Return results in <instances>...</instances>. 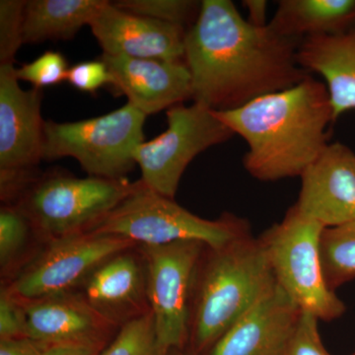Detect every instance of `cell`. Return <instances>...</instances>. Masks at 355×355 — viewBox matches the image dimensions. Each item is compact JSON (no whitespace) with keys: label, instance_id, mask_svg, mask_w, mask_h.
<instances>
[{"label":"cell","instance_id":"1","mask_svg":"<svg viewBox=\"0 0 355 355\" xmlns=\"http://www.w3.org/2000/svg\"><path fill=\"white\" fill-rule=\"evenodd\" d=\"M300 42L250 24L230 0H203L184 38L193 102L229 111L296 85L310 76L297 62Z\"/></svg>","mask_w":355,"mask_h":355},{"label":"cell","instance_id":"2","mask_svg":"<svg viewBox=\"0 0 355 355\" xmlns=\"http://www.w3.org/2000/svg\"><path fill=\"white\" fill-rule=\"evenodd\" d=\"M214 113L246 141L243 165L263 182L302 176L330 144L336 123L326 84L311 76L239 108Z\"/></svg>","mask_w":355,"mask_h":355},{"label":"cell","instance_id":"3","mask_svg":"<svg viewBox=\"0 0 355 355\" xmlns=\"http://www.w3.org/2000/svg\"><path fill=\"white\" fill-rule=\"evenodd\" d=\"M275 284L260 239L243 236L219 249H209L198 268L190 336L195 349L214 347Z\"/></svg>","mask_w":355,"mask_h":355},{"label":"cell","instance_id":"4","mask_svg":"<svg viewBox=\"0 0 355 355\" xmlns=\"http://www.w3.org/2000/svg\"><path fill=\"white\" fill-rule=\"evenodd\" d=\"M141 184V179L130 183L125 179H83L67 173L36 171L7 205L24 211L44 244L88 232Z\"/></svg>","mask_w":355,"mask_h":355},{"label":"cell","instance_id":"5","mask_svg":"<svg viewBox=\"0 0 355 355\" xmlns=\"http://www.w3.org/2000/svg\"><path fill=\"white\" fill-rule=\"evenodd\" d=\"M88 232L118 236L137 246H163L180 241H198L219 249L250 234L244 219L226 214L216 220L195 216L175 202L156 193L142 181Z\"/></svg>","mask_w":355,"mask_h":355},{"label":"cell","instance_id":"6","mask_svg":"<svg viewBox=\"0 0 355 355\" xmlns=\"http://www.w3.org/2000/svg\"><path fill=\"white\" fill-rule=\"evenodd\" d=\"M324 229L293 205L284 220L266 230L260 240L277 284L299 309L329 322L343 316L345 305L324 277L321 259Z\"/></svg>","mask_w":355,"mask_h":355},{"label":"cell","instance_id":"7","mask_svg":"<svg viewBox=\"0 0 355 355\" xmlns=\"http://www.w3.org/2000/svg\"><path fill=\"white\" fill-rule=\"evenodd\" d=\"M146 116L128 104L112 113L72 123H44L43 160L72 157L90 177L125 179L137 165Z\"/></svg>","mask_w":355,"mask_h":355},{"label":"cell","instance_id":"8","mask_svg":"<svg viewBox=\"0 0 355 355\" xmlns=\"http://www.w3.org/2000/svg\"><path fill=\"white\" fill-rule=\"evenodd\" d=\"M207 248L198 241L137 246L146 266L147 298L162 355L182 349L190 336L193 292Z\"/></svg>","mask_w":355,"mask_h":355},{"label":"cell","instance_id":"9","mask_svg":"<svg viewBox=\"0 0 355 355\" xmlns=\"http://www.w3.org/2000/svg\"><path fill=\"white\" fill-rule=\"evenodd\" d=\"M168 128L153 140L144 141L133 151L141 170V180L150 190L174 198L187 167L198 154L224 144L234 133L214 110L193 102L167 110Z\"/></svg>","mask_w":355,"mask_h":355},{"label":"cell","instance_id":"10","mask_svg":"<svg viewBox=\"0 0 355 355\" xmlns=\"http://www.w3.org/2000/svg\"><path fill=\"white\" fill-rule=\"evenodd\" d=\"M44 245L4 286L22 302L74 292L105 261L137 247L125 238L91 232Z\"/></svg>","mask_w":355,"mask_h":355},{"label":"cell","instance_id":"11","mask_svg":"<svg viewBox=\"0 0 355 355\" xmlns=\"http://www.w3.org/2000/svg\"><path fill=\"white\" fill-rule=\"evenodd\" d=\"M15 69L0 65V172L32 171L43 160V92L21 88Z\"/></svg>","mask_w":355,"mask_h":355},{"label":"cell","instance_id":"12","mask_svg":"<svg viewBox=\"0 0 355 355\" xmlns=\"http://www.w3.org/2000/svg\"><path fill=\"white\" fill-rule=\"evenodd\" d=\"M300 178L299 214L324 228L355 220V153L349 146L329 144Z\"/></svg>","mask_w":355,"mask_h":355},{"label":"cell","instance_id":"13","mask_svg":"<svg viewBox=\"0 0 355 355\" xmlns=\"http://www.w3.org/2000/svg\"><path fill=\"white\" fill-rule=\"evenodd\" d=\"M89 26L106 55L184 62V28L128 12L107 0Z\"/></svg>","mask_w":355,"mask_h":355},{"label":"cell","instance_id":"14","mask_svg":"<svg viewBox=\"0 0 355 355\" xmlns=\"http://www.w3.org/2000/svg\"><path fill=\"white\" fill-rule=\"evenodd\" d=\"M114 87L128 104L148 116L193 99L191 73L184 62L103 53Z\"/></svg>","mask_w":355,"mask_h":355},{"label":"cell","instance_id":"15","mask_svg":"<svg viewBox=\"0 0 355 355\" xmlns=\"http://www.w3.org/2000/svg\"><path fill=\"white\" fill-rule=\"evenodd\" d=\"M301 312L275 282L214 343L210 355H284Z\"/></svg>","mask_w":355,"mask_h":355},{"label":"cell","instance_id":"16","mask_svg":"<svg viewBox=\"0 0 355 355\" xmlns=\"http://www.w3.org/2000/svg\"><path fill=\"white\" fill-rule=\"evenodd\" d=\"M23 303L27 336L44 347L65 345L101 347L118 327L76 291Z\"/></svg>","mask_w":355,"mask_h":355},{"label":"cell","instance_id":"17","mask_svg":"<svg viewBox=\"0 0 355 355\" xmlns=\"http://www.w3.org/2000/svg\"><path fill=\"white\" fill-rule=\"evenodd\" d=\"M116 254L105 261L84 282L83 297L116 326L150 312L144 259L137 250Z\"/></svg>","mask_w":355,"mask_h":355},{"label":"cell","instance_id":"18","mask_svg":"<svg viewBox=\"0 0 355 355\" xmlns=\"http://www.w3.org/2000/svg\"><path fill=\"white\" fill-rule=\"evenodd\" d=\"M297 62L308 73L323 77L335 121L355 110V25L340 34L303 39Z\"/></svg>","mask_w":355,"mask_h":355},{"label":"cell","instance_id":"19","mask_svg":"<svg viewBox=\"0 0 355 355\" xmlns=\"http://www.w3.org/2000/svg\"><path fill=\"white\" fill-rule=\"evenodd\" d=\"M268 25L280 36L300 41L340 34L355 25V0H280Z\"/></svg>","mask_w":355,"mask_h":355},{"label":"cell","instance_id":"20","mask_svg":"<svg viewBox=\"0 0 355 355\" xmlns=\"http://www.w3.org/2000/svg\"><path fill=\"white\" fill-rule=\"evenodd\" d=\"M105 0H29L23 16V43L73 38L90 24Z\"/></svg>","mask_w":355,"mask_h":355},{"label":"cell","instance_id":"21","mask_svg":"<svg viewBox=\"0 0 355 355\" xmlns=\"http://www.w3.org/2000/svg\"><path fill=\"white\" fill-rule=\"evenodd\" d=\"M32 239L40 240L32 222L15 205L0 210V268L1 275L12 277L35 256L29 251Z\"/></svg>","mask_w":355,"mask_h":355},{"label":"cell","instance_id":"22","mask_svg":"<svg viewBox=\"0 0 355 355\" xmlns=\"http://www.w3.org/2000/svg\"><path fill=\"white\" fill-rule=\"evenodd\" d=\"M321 259L324 277L331 291L355 279V220L324 229Z\"/></svg>","mask_w":355,"mask_h":355},{"label":"cell","instance_id":"23","mask_svg":"<svg viewBox=\"0 0 355 355\" xmlns=\"http://www.w3.org/2000/svg\"><path fill=\"white\" fill-rule=\"evenodd\" d=\"M113 3L128 12L186 30L197 20L202 6V2L193 0H121Z\"/></svg>","mask_w":355,"mask_h":355},{"label":"cell","instance_id":"24","mask_svg":"<svg viewBox=\"0 0 355 355\" xmlns=\"http://www.w3.org/2000/svg\"><path fill=\"white\" fill-rule=\"evenodd\" d=\"M99 355H162L151 312L121 326L116 338Z\"/></svg>","mask_w":355,"mask_h":355},{"label":"cell","instance_id":"25","mask_svg":"<svg viewBox=\"0 0 355 355\" xmlns=\"http://www.w3.org/2000/svg\"><path fill=\"white\" fill-rule=\"evenodd\" d=\"M26 1H0V65L13 64L23 44V16Z\"/></svg>","mask_w":355,"mask_h":355},{"label":"cell","instance_id":"26","mask_svg":"<svg viewBox=\"0 0 355 355\" xmlns=\"http://www.w3.org/2000/svg\"><path fill=\"white\" fill-rule=\"evenodd\" d=\"M69 67L67 58L58 51H48L29 64L15 69L18 80L28 81L41 89L67 81Z\"/></svg>","mask_w":355,"mask_h":355},{"label":"cell","instance_id":"27","mask_svg":"<svg viewBox=\"0 0 355 355\" xmlns=\"http://www.w3.org/2000/svg\"><path fill=\"white\" fill-rule=\"evenodd\" d=\"M319 321L314 315L302 311L284 355H331L322 343L318 330Z\"/></svg>","mask_w":355,"mask_h":355},{"label":"cell","instance_id":"28","mask_svg":"<svg viewBox=\"0 0 355 355\" xmlns=\"http://www.w3.org/2000/svg\"><path fill=\"white\" fill-rule=\"evenodd\" d=\"M27 336V316L22 301L6 287L0 293V340H14Z\"/></svg>","mask_w":355,"mask_h":355},{"label":"cell","instance_id":"29","mask_svg":"<svg viewBox=\"0 0 355 355\" xmlns=\"http://www.w3.org/2000/svg\"><path fill=\"white\" fill-rule=\"evenodd\" d=\"M67 81L77 90L87 93H94L107 84L114 85V77L101 58L69 67Z\"/></svg>","mask_w":355,"mask_h":355},{"label":"cell","instance_id":"30","mask_svg":"<svg viewBox=\"0 0 355 355\" xmlns=\"http://www.w3.org/2000/svg\"><path fill=\"white\" fill-rule=\"evenodd\" d=\"M44 349L29 338L0 340V355H42Z\"/></svg>","mask_w":355,"mask_h":355},{"label":"cell","instance_id":"31","mask_svg":"<svg viewBox=\"0 0 355 355\" xmlns=\"http://www.w3.org/2000/svg\"><path fill=\"white\" fill-rule=\"evenodd\" d=\"M248 12L247 21L256 27H265L266 12H268V1L266 0H244L242 2Z\"/></svg>","mask_w":355,"mask_h":355},{"label":"cell","instance_id":"32","mask_svg":"<svg viewBox=\"0 0 355 355\" xmlns=\"http://www.w3.org/2000/svg\"><path fill=\"white\" fill-rule=\"evenodd\" d=\"M99 347H91V345H53V347H44L42 355H99Z\"/></svg>","mask_w":355,"mask_h":355},{"label":"cell","instance_id":"33","mask_svg":"<svg viewBox=\"0 0 355 355\" xmlns=\"http://www.w3.org/2000/svg\"><path fill=\"white\" fill-rule=\"evenodd\" d=\"M173 355H187V354H182V352H175V354Z\"/></svg>","mask_w":355,"mask_h":355},{"label":"cell","instance_id":"34","mask_svg":"<svg viewBox=\"0 0 355 355\" xmlns=\"http://www.w3.org/2000/svg\"><path fill=\"white\" fill-rule=\"evenodd\" d=\"M354 355H355V352H354Z\"/></svg>","mask_w":355,"mask_h":355}]
</instances>
